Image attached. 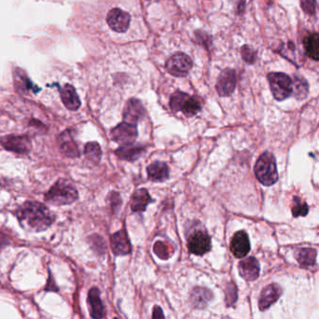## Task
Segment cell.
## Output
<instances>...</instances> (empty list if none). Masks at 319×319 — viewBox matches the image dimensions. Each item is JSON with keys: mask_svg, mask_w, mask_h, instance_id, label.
<instances>
[{"mask_svg": "<svg viewBox=\"0 0 319 319\" xmlns=\"http://www.w3.org/2000/svg\"><path fill=\"white\" fill-rule=\"evenodd\" d=\"M151 202L152 199L150 198V193L147 189H137L132 198L131 207L134 212H144L148 204Z\"/></svg>", "mask_w": 319, "mask_h": 319, "instance_id": "obj_22", "label": "cell"}, {"mask_svg": "<svg viewBox=\"0 0 319 319\" xmlns=\"http://www.w3.org/2000/svg\"><path fill=\"white\" fill-rule=\"evenodd\" d=\"M30 81L27 78L21 77L16 80V86L18 87L21 91H28L31 90L32 86H31Z\"/></svg>", "mask_w": 319, "mask_h": 319, "instance_id": "obj_35", "label": "cell"}, {"mask_svg": "<svg viewBox=\"0 0 319 319\" xmlns=\"http://www.w3.org/2000/svg\"><path fill=\"white\" fill-rule=\"evenodd\" d=\"M5 245H6V242L4 241V240L0 237V250L5 247Z\"/></svg>", "mask_w": 319, "mask_h": 319, "instance_id": "obj_38", "label": "cell"}, {"mask_svg": "<svg viewBox=\"0 0 319 319\" xmlns=\"http://www.w3.org/2000/svg\"><path fill=\"white\" fill-rule=\"evenodd\" d=\"M236 86V74L234 69L226 68L221 73L218 82L217 91L221 96H229L235 91Z\"/></svg>", "mask_w": 319, "mask_h": 319, "instance_id": "obj_10", "label": "cell"}, {"mask_svg": "<svg viewBox=\"0 0 319 319\" xmlns=\"http://www.w3.org/2000/svg\"><path fill=\"white\" fill-rule=\"evenodd\" d=\"M308 213V205L306 202H301L299 197L294 198V205L292 207V214L294 217H301L306 216Z\"/></svg>", "mask_w": 319, "mask_h": 319, "instance_id": "obj_30", "label": "cell"}, {"mask_svg": "<svg viewBox=\"0 0 319 319\" xmlns=\"http://www.w3.org/2000/svg\"><path fill=\"white\" fill-rule=\"evenodd\" d=\"M238 298L237 287L234 282H230L225 289V302L226 305L230 307L234 305Z\"/></svg>", "mask_w": 319, "mask_h": 319, "instance_id": "obj_29", "label": "cell"}, {"mask_svg": "<svg viewBox=\"0 0 319 319\" xmlns=\"http://www.w3.org/2000/svg\"><path fill=\"white\" fill-rule=\"evenodd\" d=\"M114 319H119V318H117V317H115V318H114Z\"/></svg>", "mask_w": 319, "mask_h": 319, "instance_id": "obj_39", "label": "cell"}, {"mask_svg": "<svg viewBox=\"0 0 319 319\" xmlns=\"http://www.w3.org/2000/svg\"><path fill=\"white\" fill-rule=\"evenodd\" d=\"M154 253L162 260H167L170 257L169 251L167 246L163 242H157L154 245Z\"/></svg>", "mask_w": 319, "mask_h": 319, "instance_id": "obj_31", "label": "cell"}, {"mask_svg": "<svg viewBox=\"0 0 319 319\" xmlns=\"http://www.w3.org/2000/svg\"><path fill=\"white\" fill-rule=\"evenodd\" d=\"M115 153L122 160L134 162L142 156V154L144 153V148L139 145L136 146V145L131 144V145L122 146L121 148H119L115 151Z\"/></svg>", "mask_w": 319, "mask_h": 319, "instance_id": "obj_20", "label": "cell"}, {"mask_svg": "<svg viewBox=\"0 0 319 319\" xmlns=\"http://www.w3.org/2000/svg\"><path fill=\"white\" fill-rule=\"evenodd\" d=\"M188 248L191 254L204 255L211 249V238L205 232L197 231L189 236Z\"/></svg>", "mask_w": 319, "mask_h": 319, "instance_id": "obj_8", "label": "cell"}, {"mask_svg": "<svg viewBox=\"0 0 319 319\" xmlns=\"http://www.w3.org/2000/svg\"><path fill=\"white\" fill-rule=\"evenodd\" d=\"M196 39H198L197 41L199 43H201L202 45H206V44H210L211 43V40L209 36H207L205 33L202 32V31H199V32H196Z\"/></svg>", "mask_w": 319, "mask_h": 319, "instance_id": "obj_36", "label": "cell"}, {"mask_svg": "<svg viewBox=\"0 0 319 319\" xmlns=\"http://www.w3.org/2000/svg\"><path fill=\"white\" fill-rule=\"evenodd\" d=\"M303 45L307 56L314 61H319V34L313 33L303 39Z\"/></svg>", "mask_w": 319, "mask_h": 319, "instance_id": "obj_23", "label": "cell"}, {"mask_svg": "<svg viewBox=\"0 0 319 319\" xmlns=\"http://www.w3.org/2000/svg\"><path fill=\"white\" fill-rule=\"evenodd\" d=\"M137 137V125L122 123L111 131L112 139L122 146L134 143Z\"/></svg>", "mask_w": 319, "mask_h": 319, "instance_id": "obj_7", "label": "cell"}, {"mask_svg": "<svg viewBox=\"0 0 319 319\" xmlns=\"http://www.w3.org/2000/svg\"><path fill=\"white\" fill-rule=\"evenodd\" d=\"M17 219L24 228L31 232H43L54 222V216L45 204L27 201L16 211Z\"/></svg>", "mask_w": 319, "mask_h": 319, "instance_id": "obj_1", "label": "cell"}, {"mask_svg": "<svg viewBox=\"0 0 319 319\" xmlns=\"http://www.w3.org/2000/svg\"><path fill=\"white\" fill-rule=\"evenodd\" d=\"M108 25L113 31L117 33L126 32L130 26V14L121 9H112L107 16Z\"/></svg>", "mask_w": 319, "mask_h": 319, "instance_id": "obj_9", "label": "cell"}, {"mask_svg": "<svg viewBox=\"0 0 319 319\" xmlns=\"http://www.w3.org/2000/svg\"><path fill=\"white\" fill-rule=\"evenodd\" d=\"M294 255L302 267H309L315 264L316 250L313 248H300L295 251Z\"/></svg>", "mask_w": 319, "mask_h": 319, "instance_id": "obj_24", "label": "cell"}, {"mask_svg": "<svg viewBox=\"0 0 319 319\" xmlns=\"http://www.w3.org/2000/svg\"><path fill=\"white\" fill-rule=\"evenodd\" d=\"M189 95L186 92L183 91H177L174 92L172 94V96L170 98V108L171 110L175 112L177 111H181L182 110L183 104L185 103V101L188 99Z\"/></svg>", "mask_w": 319, "mask_h": 319, "instance_id": "obj_28", "label": "cell"}, {"mask_svg": "<svg viewBox=\"0 0 319 319\" xmlns=\"http://www.w3.org/2000/svg\"><path fill=\"white\" fill-rule=\"evenodd\" d=\"M145 115V109L142 103L137 99L128 100L124 108V122L127 124L137 125V122L140 121Z\"/></svg>", "mask_w": 319, "mask_h": 319, "instance_id": "obj_13", "label": "cell"}, {"mask_svg": "<svg viewBox=\"0 0 319 319\" xmlns=\"http://www.w3.org/2000/svg\"><path fill=\"white\" fill-rule=\"evenodd\" d=\"M213 293L206 287H195L189 294V301L196 309H203L208 305Z\"/></svg>", "mask_w": 319, "mask_h": 319, "instance_id": "obj_16", "label": "cell"}, {"mask_svg": "<svg viewBox=\"0 0 319 319\" xmlns=\"http://www.w3.org/2000/svg\"><path fill=\"white\" fill-rule=\"evenodd\" d=\"M238 270L245 280L254 281L260 275V263L254 257H249L240 261Z\"/></svg>", "mask_w": 319, "mask_h": 319, "instance_id": "obj_14", "label": "cell"}, {"mask_svg": "<svg viewBox=\"0 0 319 319\" xmlns=\"http://www.w3.org/2000/svg\"><path fill=\"white\" fill-rule=\"evenodd\" d=\"M152 319H165L163 309L160 306H155L152 313Z\"/></svg>", "mask_w": 319, "mask_h": 319, "instance_id": "obj_37", "label": "cell"}, {"mask_svg": "<svg viewBox=\"0 0 319 319\" xmlns=\"http://www.w3.org/2000/svg\"><path fill=\"white\" fill-rule=\"evenodd\" d=\"M202 109V102L197 96H189L183 104L182 111L187 117H193Z\"/></svg>", "mask_w": 319, "mask_h": 319, "instance_id": "obj_25", "label": "cell"}, {"mask_svg": "<svg viewBox=\"0 0 319 319\" xmlns=\"http://www.w3.org/2000/svg\"><path fill=\"white\" fill-rule=\"evenodd\" d=\"M0 144L5 150L23 155L29 153L32 149L31 140L27 136H5L0 138Z\"/></svg>", "mask_w": 319, "mask_h": 319, "instance_id": "obj_5", "label": "cell"}, {"mask_svg": "<svg viewBox=\"0 0 319 319\" xmlns=\"http://www.w3.org/2000/svg\"><path fill=\"white\" fill-rule=\"evenodd\" d=\"M242 56L248 64H253L257 58V53L251 47L246 45L242 48Z\"/></svg>", "mask_w": 319, "mask_h": 319, "instance_id": "obj_32", "label": "cell"}, {"mask_svg": "<svg viewBox=\"0 0 319 319\" xmlns=\"http://www.w3.org/2000/svg\"><path fill=\"white\" fill-rule=\"evenodd\" d=\"M255 175L264 186H272L278 180V173L274 155L270 152L262 153L255 165Z\"/></svg>", "mask_w": 319, "mask_h": 319, "instance_id": "obj_3", "label": "cell"}, {"mask_svg": "<svg viewBox=\"0 0 319 319\" xmlns=\"http://www.w3.org/2000/svg\"><path fill=\"white\" fill-rule=\"evenodd\" d=\"M300 5L303 12L309 15H313L316 12L317 4L315 0H300Z\"/></svg>", "mask_w": 319, "mask_h": 319, "instance_id": "obj_33", "label": "cell"}, {"mask_svg": "<svg viewBox=\"0 0 319 319\" xmlns=\"http://www.w3.org/2000/svg\"><path fill=\"white\" fill-rule=\"evenodd\" d=\"M111 249L116 256H124L131 252L130 241L124 230L112 235L111 238Z\"/></svg>", "mask_w": 319, "mask_h": 319, "instance_id": "obj_15", "label": "cell"}, {"mask_svg": "<svg viewBox=\"0 0 319 319\" xmlns=\"http://www.w3.org/2000/svg\"><path fill=\"white\" fill-rule=\"evenodd\" d=\"M61 99L67 110L78 111L80 107V100L75 88L70 84H65L61 90Z\"/></svg>", "mask_w": 319, "mask_h": 319, "instance_id": "obj_19", "label": "cell"}, {"mask_svg": "<svg viewBox=\"0 0 319 319\" xmlns=\"http://www.w3.org/2000/svg\"><path fill=\"white\" fill-rule=\"evenodd\" d=\"M121 202L122 200L117 192H111L109 195V203L111 204V207L114 211H116L121 206Z\"/></svg>", "mask_w": 319, "mask_h": 319, "instance_id": "obj_34", "label": "cell"}, {"mask_svg": "<svg viewBox=\"0 0 319 319\" xmlns=\"http://www.w3.org/2000/svg\"><path fill=\"white\" fill-rule=\"evenodd\" d=\"M148 175L150 180L154 182H163L169 176V169L165 163L155 162L151 163L148 167Z\"/></svg>", "mask_w": 319, "mask_h": 319, "instance_id": "obj_21", "label": "cell"}, {"mask_svg": "<svg viewBox=\"0 0 319 319\" xmlns=\"http://www.w3.org/2000/svg\"><path fill=\"white\" fill-rule=\"evenodd\" d=\"M282 288L279 285L273 283L264 287L261 291L259 307L261 311H265L272 306L275 301H277L282 295Z\"/></svg>", "mask_w": 319, "mask_h": 319, "instance_id": "obj_11", "label": "cell"}, {"mask_svg": "<svg viewBox=\"0 0 319 319\" xmlns=\"http://www.w3.org/2000/svg\"><path fill=\"white\" fill-rule=\"evenodd\" d=\"M85 156L93 163H98L102 157L101 148L96 142H90L85 146Z\"/></svg>", "mask_w": 319, "mask_h": 319, "instance_id": "obj_27", "label": "cell"}, {"mask_svg": "<svg viewBox=\"0 0 319 319\" xmlns=\"http://www.w3.org/2000/svg\"><path fill=\"white\" fill-rule=\"evenodd\" d=\"M192 66V61L185 53L178 52L172 55L166 62V69L175 77H184Z\"/></svg>", "mask_w": 319, "mask_h": 319, "instance_id": "obj_6", "label": "cell"}, {"mask_svg": "<svg viewBox=\"0 0 319 319\" xmlns=\"http://www.w3.org/2000/svg\"><path fill=\"white\" fill-rule=\"evenodd\" d=\"M78 193L70 181L61 178L45 193V201L52 205H68L78 200Z\"/></svg>", "mask_w": 319, "mask_h": 319, "instance_id": "obj_2", "label": "cell"}, {"mask_svg": "<svg viewBox=\"0 0 319 319\" xmlns=\"http://www.w3.org/2000/svg\"><path fill=\"white\" fill-rule=\"evenodd\" d=\"M88 306L91 318L102 319L104 317V306L97 287H91L88 293Z\"/></svg>", "mask_w": 319, "mask_h": 319, "instance_id": "obj_18", "label": "cell"}, {"mask_svg": "<svg viewBox=\"0 0 319 319\" xmlns=\"http://www.w3.org/2000/svg\"><path fill=\"white\" fill-rule=\"evenodd\" d=\"M231 251L236 258L242 259L250 251V242L248 235L244 231L237 232L231 241Z\"/></svg>", "mask_w": 319, "mask_h": 319, "instance_id": "obj_12", "label": "cell"}, {"mask_svg": "<svg viewBox=\"0 0 319 319\" xmlns=\"http://www.w3.org/2000/svg\"><path fill=\"white\" fill-rule=\"evenodd\" d=\"M309 91V87L307 84L306 80L302 78H294L292 81V93H293L294 97L298 100H303L304 98L307 97Z\"/></svg>", "mask_w": 319, "mask_h": 319, "instance_id": "obj_26", "label": "cell"}, {"mask_svg": "<svg viewBox=\"0 0 319 319\" xmlns=\"http://www.w3.org/2000/svg\"><path fill=\"white\" fill-rule=\"evenodd\" d=\"M59 149L61 152L68 158H77L79 156L78 145L74 141L69 131H65L58 137Z\"/></svg>", "mask_w": 319, "mask_h": 319, "instance_id": "obj_17", "label": "cell"}, {"mask_svg": "<svg viewBox=\"0 0 319 319\" xmlns=\"http://www.w3.org/2000/svg\"><path fill=\"white\" fill-rule=\"evenodd\" d=\"M268 80L274 97L282 101L292 93V80L284 73H270Z\"/></svg>", "mask_w": 319, "mask_h": 319, "instance_id": "obj_4", "label": "cell"}]
</instances>
